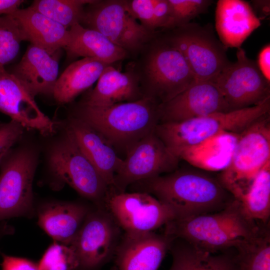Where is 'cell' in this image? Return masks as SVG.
<instances>
[{
    "mask_svg": "<svg viewBox=\"0 0 270 270\" xmlns=\"http://www.w3.org/2000/svg\"><path fill=\"white\" fill-rule=\"evenodd\" d=\"M200 170L176 169L132 185L168 206L176 218L216 212L234 200L218 178Z\"/></svg>",
    "mask_w": 270,
    "mask_h": 270,
    "instance_id": "obj_1",
    "label": "cell"
},
{
    "mask_svg": "<svg viewBox=\"0 0 270 270\" xmlns=\"http://www.w3.org/2000/svg\"><path fill=\"white\" fill-rule=\"evenodd\" d=\"M262 228L244 215L234 200L216 212L174 219L164 225V233L216 253L234 248L242 240L257 234Z\"/></svg>",
    "mask_w": 270,
    "mask_h": 270,
    "instance_id": "obj_2",
    "label": "cell"
},
{
    "mask_svg": "<svg viewBox=\"0 0 270 270\" xmlns=\"http://www.w3.org/2000/svg\"><path fill=\"white\" fill-rule=\"evenodd\" d=\"M159 106L146 97L108 106H92L80 102L74 108L72 116L98 132L114 148L126 152L155 130L160 122Z\"/></svg>",
    "mask_w": 270,
    "mask_h": 270,
    "instance_id": "obj_3",
    "label": "cell"
},
{
    "mask_svg": "<svg viewBox=\"0 0 270 270\" xmlns=\"http://www.w3.org/2000/svg\"><path fill=\"white\" fill-rule=\"evenodd\" d=\"M130 68L136 74L144 97L166 102L198 80L181 52L159 31Z\"/></svg>",
    "mask_w": 270,
    "mask_h": 270,
    "instance_id": "obj_4",
    "label": "cell"
},
{
    "mask_svg": "<svg viewBox=\"0 0 270 270\" xmlns=\"http://www.w3.org/2000/svg\"><path fill=\"white\" fill-rule=\"evenodd\" d=\"M270 113V98L240 110L216 112L180 122L159 123L154 132L176 156L181 150L223 132L240 134Z\"/></svg>",
    "mask_w": 270,
    "mask_h": 270,
    "instance_id": "obj_5",
    "label": "cell"
},
{
    "mask_svg": "<svg viewBox=\"0 0 270 270\" xmlns=\"http://www.w3.org/2000/svg\"><path fill=\"white\" fill-rule=\"evenodd\" d=\"M270 162V113L240 134L230 160L218 177L235 200L244 193Z\"/></svg>",
    "mask_w": 270,
    "mask_h": 270,
    "instance_id": "obj_6",
    "label": "cell"
},
{
    "mask_svg": "<svg viewBox=\"0 0 270 270\" xmlns=\"http://www.w3.org/2000/svg\"><path fill=\"white\" fill-rule=\"evenodd\" d=\"M50 172L60 184H67L98 207H106L110 188L66 128L65 134L51 148Z\"/></svg>",
    "mask_w": 270,
    "mask_h": 270,
    "instance_id": "obj_7",
    "label": "cell"
},
{
    "mask_svg": "<svg viewBox=\"0 0 270 270\" xmlns=\"http://www.w3.org/2000/svg\"><path fill=\"white\" fill-rule=\"evenodd\" d=\"M37 154L30 148L10 149L0 162V222L36 216L32 182Z\"/></svg>",
    "mask_w": 270,
    "mask_h": 270,
    "instance_id": "obj_8",
    "label": "cell"
},
{
    "mask_svg": "<svg viewBox=\"0 0 270 270\" xmlns=\"http://www.w3.org/2000/svg\"><path fill=\"white\" fill-rule=\"evenodd\" d=\"M80 24L100 32L135 58L158 32L142 26L129 13L124 0H93L85 6Z\"/></svg>",
    "mask_w": 270,
    "mask_h": 270,
    "instance_id": "obj_9",
    "label": "cell"
},
{
    "mask_svg": "<svg viewBox=\"0 0 270 270\" xmlns=\"http://www.w3.org/2000/svg\"><path fill=\"white\" fill-rule=\"evenodd\" d=\"M162 34L181 52L198 80H212L232 62L228 48L206 27L190 22Z\"/></svg>",
    "mask_w": 270,
    "mask_h": 270,
    "instance_id": "obj_10",
    "label": "cell"
},
{
    "mask_svg": "<svg viewBox=\"0 0 270 270\" xmlns=\"http://www.w3.org/2000/svg\"><path fill=\"white\" fill-rule=\"evenodd\" d=\"M122 230L106 207L94 206L70 244L78 270H98L114 258Z\"/></svg>",
    "mask_w": 270,
    "mask_h": 270,
    "instance_id": "obj_11",
    "label": "cell"
},
{
    "mask_svg": "<svg viewBox=\"0 0 270 270\" xmlns=\"http://www.w3.org/2000/svg\"><path fill=\"white\" fill-rule=\"evenodd\" d=\"M115 174L112 190L124 192L136 182L172 172L180 159L175 156L154 131L132 145Z\"/></svg>",
    "mask_w": 270,
    "mask_h": 270,
    "instance_id": "obj_12",
    "label": "cell"
},
{
    "mask_svg": "<svg viewBox=\"0 0 270 270\" xmlns=\"http://www.w3.org/2000/svg\"><path fill=\"white\" fill-rule=\"evenodd\" d=\"M237 60L218 74L212 82L220 90L232 111L256 106L270 98V82L262 74L256 62L243 48H237Z\"/></svg>",
    "mask_w": 270,
    "mask_h": 270,
    "instance_id": "obj_13",
    "label": "cell"
},
{
    "mask_svg": "<svg viewBox=\"0 0 270 270\" xmlns=\"http://www.w3.org/2000/svg\"><path fill=\"white\" fill-rule=\"evenodd\" d=\"M106 207L125 232H154L176 218L168 206L145 192L110 190Z\"/></svg>",
    "mask_w": 270,
    "mask_h": 270,
    "instance_id": "obj_14",
    "label": "cell"
},
{
    "mask_svg": "<svg viewBox=\"0 0 270 270\" xmlns=\"http://www.w3.org/2000/svg\"><path fill=\"white\" fill-rule=\"evenodd\" d=\"M0 112L24 128L43 136L56 132V122L40 110L34 97L4 67H0Z\"/></svg>",
    "mask_w": 270,
    "mask_h": 270,
    "instance_id": "obj_15",
    "label": "cell"
},
{
    "mask_svg": "<svg viewBox=\"0 0 270 270\" xmlns=\"http://www.w3.org/2000/svg\"><path fill=\"white\" fill-rule=\"evenodd\" d=\"M159 111V123L180 122L230 112L218 88L210 80H196L168 102L160 104Z\"/></svg>",
    "mask_w": 270,
    "mask_h": 270,
    "instance_id": "obj_16",
    "label": "cell"
},
{
    "mask_svg": "<svg viewBox=\"0 0 270 270\" xmlns=\"http://www.w3.org/2000/svg\"><path fill=\"white\" fill-rule=\"evenodd\" d=\"M173 238L154 232L122 234L114 258L118 270H158Z\"/></svg>",
    "mask_w": 270,
    "mask_h": 270,
    "instance_id": "obj_17",
    "label": "cell"
},
{
    "mask_svg": "<svg viewBox=\"0 0 270 270\" xmlns=\"http://www.w3.org/2000/svg\"><path fill=\"white\" fill-rule=\"evenodd\" d=\"M94 206L79 201H44L36 206L38 224L54 241L70 245Z\"/></svg>",
    "mask_w": 270,
    "mask_h": 270,
    "instance_id": "obj_18",
    "label": "cell"
},
{
    "mask_svg": "<svg viewBox=\"0 0 270 270\" xmlns=\"http://www.w3.org/2000/svg\"><path fill=\"white\" fill-rule=\"evenodd\" d=\"M66 129L70 131L84 155L110 188L123 159L112 144L92 127L72 116Z\"/></svg>",
    "mask_w": 270,
    "mask_h": 270,
    "instance_id": "obj_19",
    "label": "cell"
},
{
    "mask_svg": "<svg viewBox=\"0 0 270 270\" xmlns=\"http://www.w3.org/2000/svg\"><path fill=\"white\" fill-rule=\"evenodd\" d=\"M60 51L52 54L31 44L11 73L35 97L52 95L58 80Z\"/></svg>",
    "mask_w": 270,
    "mask_h": 270,
    "instance_id": "obj_20",
    "label": "cell"
},
{
    "mask_svg": "<svg viewBox=\"0 0 270 270\" xmlns=\"http://www.w3.org/2000/svg\"><path fill=\"white\" fill-rule=\"evenodd\" d=\"M215 16L220 40L227 48H241L245 40L261 25L252 6L244 0H218Z\"/></svg>",
    "mask_w": 270,
    "mask_h": 270,
    "instance_id": "obj_21",
    "label": "cell"
},
{
    "mask_svg": "<svg viewBox=\"0 0 270 270\" xmlns=\"http://www.w3.org/2000/svg\"><path fill=\"white\" fill-rule=\"evenodd\" d=\"M143 98L138 80L132 70L129 67L121 72L110 64L104 69L96 86L80 102L92 106H108Z\"/></svg>",
    "mask_w": 270,
    "mask_h": 270,
    "instance_id": "obj_22",
    "label": "cell"
},
{
    "mask_svg": "<svg viewBox=\"0 0 270 270\" xmlns=\"http://www.w3.org/2000/svg\"><path fill=\"white\" fill-rule=\"evenodd\" d=\"M240 134L223 132L178 152L176 156L202 170H223L230 162Z\"/></svg>",
    "mask_w": 270,
    "mask_h": 270,
    "instance_id": "obj_23",
    "label": "cell"
},
{
    "mask_svg": "<svg viewBox=\"0 0 270 270\" xmlns=\"http://www.w3.org/2000/svg\"><path fill=\"white\" fill-rule=\"evenodd\" d=\"M10 14L20 22L31 44L52 54L68 46L69 29L30 6L19 8Z\"/></svg>",
    "mask_w": 270,
    "mask_h": 270,
    "instance_id": "obj_24",
    "label": "cell"
},
{
    "mask_svg": "<svg viewBox=\"0 0 270 270\" xmlns=\"http://www.w3.org/2000/svg\"><path fill=\"white\" fill-rule=\"evenodd\" d=\"M69 31V42L64 48L69 58H94L112 64L130 56L126 50L96 30L76 24Z\"/></svg>",
    "mask_w": 270,
    "mask_h": 270,
    "instance_id": "obj_25",
    "label": "cell"
},
{
    "mask_svg": "<svg viewBox=\"0 0 270 270\" xmlns=\"http://www.w3.org/2000/svg\"><path fill=\"white\" fill-rule=\"evenodd\" d=\"M168 251L172 260L169 270H238L236 255L210 252L182 239H174Z\"/></svg>",
    "mask_w": 270,
    "mask_h": 270,
    "instance_id": "obj_26",
    "label": "cell"
},
{
    "mask_svg": "<svg viewBox=\"0 0 270 270\" xmlns=\"http://www.w3.org/2000/svg\"><path fill=\"white\" fill-rule=\"evenodd\" d=\"M110 64L90 58L72 63L57 80L52 94L54 99L60 104L72 102L98 80L104 69Z\"/></svg>",
    "mask_w": 270,
    "mask_h": 270,
    "instance_id": "obj_27",
    "label": "cell"
},
{
    "mask_svg": "<svg viewBox=\"0 0 270 270\" xmlns=\"http://www.w3.org/2000/svg\"><path fill=\"white\" fill-rule=\"evenodd\" d=\"M236 200L248 219L262 224L268 222L270 216V162L262 168L246 190Z\"/></svg>",
    "mask_w": 270,
    "mask_h": 270,
    "instance_id": "obj_28",
    "label": "cell"
},
{
    "mask_svg": "<svg viewBox=\"0 0 270 270\" xmlns=\"http://www.w3.org/2000/svg\"><path fill=\"white\" fill-rule=\"evenodd\" d=\"M234 248L238 270H270L269 228L263 226L257 234L242 240Z\"/></svg>",
    "mask_w": 270,
    "mask_h": 270,
    "instance_id": "obj_29",
    "label": "cell"
},
{
    "mask_svg": "<svg viewBox=\"0 0 270 270\" xmlns=\"http://www.w3.org/2000/svg\"><path fill=\"white\" fill-rule=\"evenodd\" d=\"M93 0H36L30 6L66 28L79 24L85 6Z\"/></svg>",
    "mask_w": 270,
    "mask_h": 270,
    "instance_id": "obj_30",
    "label": "cell"
},
{
    "mask_svg": "<svg viewBox=\"0 0 270 270\" xmlns=\"http://www.w3.org/2000/svg\"><path fill=\"white\" fill-rule=\"evenodd\" d=\"M24 40L27 37L18 20L11 14L0 16V67L15 58Z\"/></svg>",
    "mask_w": 270,
    "mask_h": 270,
    "instance_id": "obj_31",
    "label": "cell"
},
{
    "mask_svg": "<svg viewBox=\"0 0 270 270\" xmlns=\"http://www.w3.org/2000/svg\"><path fill=\"white\" fill-rule=\"evenodd\" d=\"M40 270H78V262L73 248L54 241L39 262Z\"/></svg>",
    "mask_w": 270,
    "mask_h": 270,
    "instance_id": "obj_32",
    "label": "cell"
},
{
    "mask_svg": "<svg viewBox=\"0 0 270 270\" xmlns=\"http://www.w3.org/2000/svg\"><path fill=\"white\" fill-rule=\"evenodd\" d=\"M176 28L190 20L207 10L212 2L209 0H168Z\"/></svg>",
    "mask_w": 270,
    "mask_h": 270,
    "instance_id": "obj_33",
    "label": "cell"
},
{
    "mask_svg": "<svg viewBox=\"0 0 270 270\" xmlns=\"http://www.w3.org/2000/svg\"><path fill=\"white\" fill-rule=\"evenodd\" d=\"M155 0H124L129 13L146 30L157 31L154 18Z\"/></svg>",
    "mask_w": 270,
    "mask_h": 270,
    "instance_id": "obj_34",
    "label": "cell"
},
{
    "mask_svg": "<svg viewBox=\"0 0 270 270\" xmlns=\"http://www.w3.org/2000/svg\"><path fill=\"white\" fill-rule=\"evenodd\" d=\"M24 128L12 120L8 122H0V154L12 149L21 138Z\"/></svg>",
    "mask_w": 270,
    "mask_h": 270,
    "instance_id": "obj_35",
    "label": "cell"
},
{
    "mask_svg": "<svg viewBox=\"0 0 270 270\" xmlns=\"http://www.w3.org/2000/svg\"><path fill=\"white\" fill-rule=\"evenodd\" d=\"M154 18L156 30L158 28L168 30L176 28L168 0H155Z\"/></svg>",
    "mask_w": 270,
    "mask_h": 270,
    "instance_id": "obj_36",
    "label": "cell"
},
{
    "mask_svg": "<svg viewBox=\"0 0 270 270\" xmlns=\"http://www.w3.org/2000/svg\"><path fill=\"white\" fill-rule=\"evenodd\" d=\"M1 270H40L38 264L29 259L7 255L0 252Z\"/></svg>",
    "mask_w": 270,
    "mask_h": 270,
    "instance_id": "obj_37",
    "label": "cell"
},
{
    "mask_svg": "<svg viewBox=\"0 0 270 270\" xmlns=\"http://www.w3.org/2000/svg\"><path fill=\"white\" fill-rule=\"evenodd\" d=\"M258 67L263 76L270 82V44L264 46L258 56Z\"/></svg>",
    "mask_w": 270,
    "mask_h": 270,
    "instance_id": "obj_38",
    "label": "cell"
},
{
    "mask_svg": "<svg viewBox=\"0 0 270 270\" xmlns=\"http://www.w3.org/2000/svg\"><path fill=\"white\" fill-rule=\"evenodd\" d=\"M22 0H0V15L10 14L19 9Z\"/></svg>",
    "mask_w": 270,
    "mask_h": 270,
    "instance_id": "obj_39",
    "label": "cell"
},
{
    "mask_svg": "<svg viewBox=\"0 0 270 270\" xmlns=\"http://www.w3.org/2000/svg\"><path fill=\"white\" fill-rule=\"evenodd\" d=\"M270 0H253L254 8L264 16L270 15Z\"/></svg>",
    "mask_w": 270,
    "mask_h": 270,
    "instance_id": "obj_40",
    "label": "cell"
},
{
    "mask_svg": "<svg viewBox=\"0 0 270 270\" xmlns=\"http://www.w3.org/2000/svg\"><path fill=\"white\" fill-rule=\"evenodd\" d=\"M13 232V228L6 222L4 221L0 223V240L4 236L12 234Z\"/></svg>",
    "mask_w": 270,
    "mask_h": 270,
    "instance_id": "obj_41",
    "label": "cell"
},
{
    "mask_svg": "<svg viewBox=\"0 0 270 270\" xmlns=\"http://www.w3.org/2000/svg\"><path fill=\"white\" fill-rule=\"evenodd\" d=\"M8 151L3 152V153H2V154H0V162L1 160H2V159L3 158L4 156L7 154V152Z\"/></svg>",
    "mask_w": 270,
    "mask_h": 270,
    "instance_id": "obj_42",
    "label": "cell"
},
{
    "mask_svg": "<svg viewBox=\"0 0 270 270\" xmlns=\"http://www.w3.org/2000/svg\"><path fill=\"white\" fill-rule=\"evenodd\" d=\"M110 270H118V269L116 267V266L114 265V266L112 267V268H110Z\"/></svg>",
    "mask_w": 270,
    "mask_h": 270,
    "instance_id": "obj_43",
    "label": "cell"
}]
</instances>
